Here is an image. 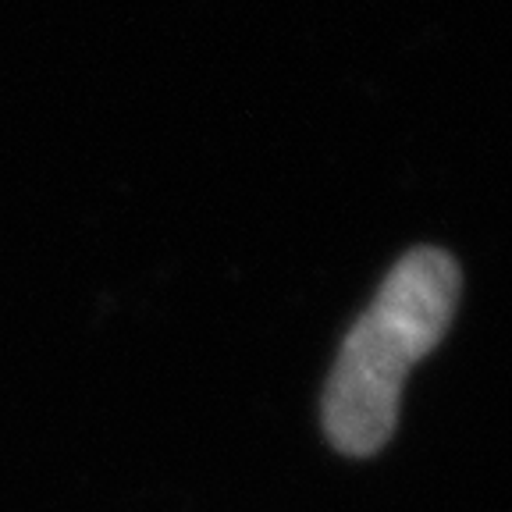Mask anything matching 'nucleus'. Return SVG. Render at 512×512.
<instances>
[{"mask_svg": "<svg viewBox=\"0 0 512 512\" xmlns=\"http://www.w3.org/2000/svg\"><path fill=\"white\" fill-rule=\"evenodd\" d=\"M459 299V271L441 249H413L345 338L324 392V427L335 448L370 456L388 441L409 370L445 335Z\"/></svg>", "mask_w": 512, "mask_h": 512, "instance_id": "f257e3e1", "label": "nucleus"}]
</instances>
